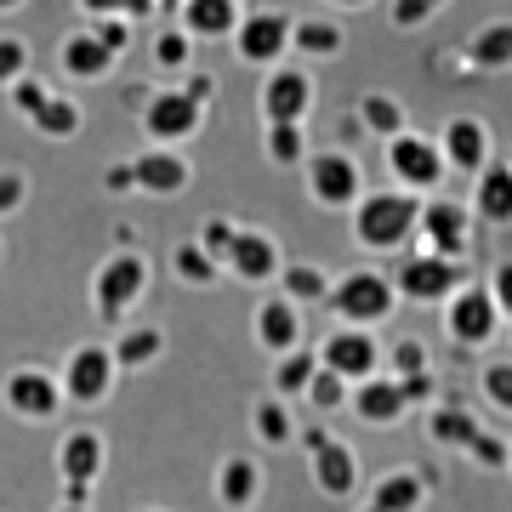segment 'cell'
Wrapping results in <instances>:
<instances>
[{
	"label": "cell",
	"mask_w": 512,
	"mask_h": 512,
	"mask_svg": "<svg viewBox=\"0 0 512 512\" xmlns=\"http://www.w3.org/2000/svg\"><path fill=\"white\" fill-rule=\"evenodd\" d=\"M353 217V245L365 256H404L416 245V222H421V200L404 188H365Z\"/></svg>",
	"instance_id": "1"
},
{
	"label": "cell",
	"mask_w": 512,
	"mask_h": 512,
	"mask_svg": "<svg viewBox=\"0 0 512 512\" xmlns=\"http://www.w3.org/2000/svg\"><path fill=\"white\" fill-rule=\"evenodd\" d=\"M211 74H194L183 86H160V92L143 103V131L154 137L160 148H177L188 137H200L205 126V109H211Z\"/></svg>",
	"instance_id": "2"
},
{
	"label": "cell",
	"mask_w": 512,
	"mask_h": 512,
	"mask_svg": "<svg viewBox=\"0 0 512 512\" xmlns=\"http://www.w3.org/2000/svg\"><path fill=\"white\" fill-rule=\"evenodd\" d=\"M325 302L336 313V325H359V330H376L399 313V291H393L387 268H348V274H336Z\"/></svg>",
	"instance_id": "3"
},
{
	"label": "cell",
	"mask_w": 512,
	"mask_h": 512,
	"mask_svg": "<svg viewBox=\"0 0 512 512\" xmlns=\"http://www.w3.org/2000/svg\"><path fill=\"white\" fill-rule=\"evenodd\" d=\"M302 456H308L313 490L325 495V501H348V495H359L365 467H359V450H353L348 439H336L330 427H308V433H302Z\"/></svg>",
	"instance_id": "4"
},
{
	"label": "cell",
	"mask_w": 512,
	"mask_h": 512,
	"mask_svg": "<svg viewBox=\"0 0 512 512\" xmlns=\"http://www.w3.org/2000/svg\"><path fill=\"white\" fill-rule=\"evenodd\" d=\"M387 279H393L399 302H433V308H444L467 285V262H450V256H433V251H404L387 268Z\"/></svg>",
	"instance_id": "5"
},
{
	"label": "cell",
	"mask_w": 512,
	"mask_h": 512,
	"mask_svg": "<svg viewBox=\"0 0 512 512\" xmlns=\"http://www.w3.org/2000/svg\"><path fill=\"white\" fill-rule=\"evenodd\" d=\"M444 336H450L461 353H490L495 348V336H501V308H495V296L484 291V279H467V285L444 302Z\"/></svg>",
	"instance_id": "6"
},
{
	"label": "cell",
	"mask_w": 512,
	"mask_h": 512,
	"mask_svg": "<svg viewBox=\"0 0 512 512\" xmlns=\"http://www.w3.org/2000/svg\"><path fill=\"white\" fill-rule=\"evenodd\" d=\"M387 154V177H393V188H404V194H439L444 188V154L433 137H421V131H399V137H387L382 143Z\"/></svg>",
	"instance_id": "7"
},
{
	"label": "cell",
	"mask_w": 512,
	"mask_h": 512,
	"mask_svg": "<svg viewBox=\"0 0 512 512\" xmlns=\"http://www.w3.org/2000/svg\"><path fill=\"white\" fill-rule=\"evenodd\" d=\"M302 183H308V200L325 205V211H353L359 194H365V171L348 148H313L308 165H302Z\"/></svg>",
	"instance_id": "8"
},
{
	"label": "cell",
	"mask_w": 512,
	"mask_h": 512,
	"mask_svg": "<svg viewBox=\"0 0 512 512\" xmlns=\"http://www.w3.org/2000/svg\"><path fill=\"white\" fill-rule=\"evenodd\" d=\"M114 382H120V365H114V353L103 348V342H80V348H69V359H63V370H57L63 404H80V410L109 404Z\"/></svg>",
	"instance_id": "9"
},
{
	"label": "cell",
	"mask_w": 512,
	"mask_h": 512,
	"mask_svg": "<svg viewBox=\"0 0 512 512\" xmlns=\"http://www.w3.org/2000/svg\"><path fill=\"white\" fill-rule=\"evenodd\" d=\"M148 256L143 251H114L103 256V268L92 274V308L103 313V319H126L137 302H143L148 291Z\"/></svg>",
	"instance_id": "10"
},
{
	"label": "cell",
	"mask_w": 512,
	"mask_h": 512,
	"mask_svg": "<svg viewBox=\"0 0 512 512\" xmlns=\"http://www.w3.org/2000/svg\"><path fill=\"white\" fill-rule=\"evenodd\" d=\"M467 245H473V211L461 200H450V194H427L421 200V222H416V251L467 262Z\"/></svg>",
	"instance_id": "11"
},
{
	"label": "cell",
	"mask_w": 512,
	"mask_h": 512,
	"mask_svg": "<svg viewBox=\"0 0 512 512\" xmlns=\"http://www.w3.org/2000/svg\"><path fill=\"white\" fill-rule=\"evenodd\" d=\"M313 97H319V86H313L308 63H274V69H262V92H256L262 126H274V120H296V126H308Z\"/></svg>",
	"instance_id": "12"
},
{
	"label": "cell",
	"mask_w": 512,
	"mask_h": 512,
	"mask_svg": "<svg viewBox=\"0 0 512 512\" xmlns=\"http://www.w3.org/2000/svg\"><path fill=\"white\" fill-rule=\"evenodd\" d=\"M319 370L330 376H342V382H370V376H382V342H376V330H359V325H330L325 342H319Z\"/></svg>",
	"instance_id": "13"
},
{
	"label": "cell",
	"mask_w": 512,
	"mask_h": 512,
	"mask_svg": "<svg viewBox=\"0 0 512 512\" xmlns=\"http://www.w3.org/2000/svg\"><path fill=\"white\" fill-rule=\"evenodd\" d=\"M103 467H109V439L97 433V427H74V433H63V444H57V478H63V501H92V484L103 478Z\"/></svg>",
	"instance_id": "14"
},
{
	"label": "cell",
	"mask_w": 512,
	"mask_h": 512,
	"mask_svg": "<svg viewBox=\"0 0 512 512\" xmlns=\"http://www.w3.org/2000/svg\"><path fill=\"white\" fill-rule=\"evenodd\" d=\"M291 23L285 12H268V6H256V12H245L234 29V46L239 63H251V69H274V63H285L291 57Z\"/></svg>",
	"instance_id": "15"
},
{
	"label": "cell",
	"mask_w": 512,
	"mask_h": 512,
	"mask_svg": "<svg viewBox=\"0 0 512 512\" xmlns=\"http://www.w3.org/2000/svg\"><path fill=\"white\" fill-rule=\"evenodd\" d=\"M444 154V171H456V177H478L484 165L495 160V137H490V120H478V114H456V120H444V131L433 137Z\"/></svg>",
	"instance_id": "16"
},
{
	"label": "cell",
	"mask_w": 512,
	"mask_h": 512,
	"mask_svg": "<svg viewBox=\"0 0 512 512\" xmlns=\"http://www.w3.org/2000/svg\"><path fill=\"white\" fill-rule=\"evenodd\" d=\"M0 404H6L12 416H23V421H52L57 410H63V387H57L52 370L18 365L6 382H0Z\"/></svg>",
	"instance_id": "17"
},
{
	"label": "cell",
	"mask_w": 512,
	"mask_h": 512,
	"mask_svg": "<svg viewBox=\"0 0 512 512\" xmlns=\"http://www.w3.org/2000/svg\"><path fill=\"white\" fill-rule=\"evenodd\" d=\"M279 268H285V251H279L274 234H262V228H245L239 222L234 245H228V256H222V274H234L239 285H274Z\"/></svg>",
	"instance_id": "18"
},
{
	"label": "cell",
	"mask_w": 512,
	"mask_h": 512,
	"mask_svg": "<svg viewBox=\"0 0 512 512\" xmlns=\"http://www.w3.org/2000/svg\"><path fill=\"white\" fill-rule=\"evenodd\" d=\"M188 183H194V165H188V154H177V148L148 143L143 154L131 160V188H143L154 200H177Z\"/></svg>",
	"instance_id": "19"
},
{
	"label": "cell",
	"mask_w": 512,
	"mask_h": 512,
	"mask_svg": "<svg viewBox=\"0 0 512 512\" xmlns=\"http://www.w3.org/2000/svg\"><path fill=\"white\" fill-rule=\"evenodd\" d=\"M251 336H256V348L268 353V359L302 348V308H296V302H285L279 291L262 296V302L251 308Z\"/></svg>",
	"instance_id": "20"
},
{
	"label": "cell",
	"mask_w": 512,
	"mask_h": 512,
	"mask_svg": "<svg viewBox=\"0 0 512 512\" xmlns=\"http://www.w3.org/2000/svg\"><path fill=\"white\" fill-rule=\"evenodd\" d=\"M211 495H217L222 512H251L262 501V461L251 450H228L217 461V478H211Z\"/></svg>",
	"instance_id": "21"
},
{
	"label": "cell",
	"mask_w": 512,
	"mask_h": 512,
	"mask_svg": "<svg viewBox=\"0 0 512 512\" xmlns=\"http://www.w3.org/2000/svg\"><path fill=\"white\" fill-rule=\"evenodd\" d=\"M427 501H433V484H427L421 467H387V473H376V484L365 495V507L376 512H427Z\"/></svg>",
	"instance_id": "22"
},
{
	"label": "cell",
	"mask_w": 512,
	"mask_h": 512,
	"mask_svg": "<svg viewBox=\"0 0 512 512\" xmlns=\"http://www.w3.org/2000/svg\"><path fill=\"white\" fill-rule=\"evenodd\" d=\"M467 211H473V222H484V228H512V160H490L478 171Z\"/></svg>",
	"instance_id": "23"
},
{
	"label": "cell",
	"mask_w": 512,
	"mask_h": 512,
	"mask_svg": "<svg viewBox=\"0 0 512 512\" xmlns=\"http://www.w3.org/2000/svg\"><path fill=\"white\" fill-rule=\"evenodd\" d=\"M348 416H359L365 427H399V421L410 416V404H404V393H399L393 376H370V382H353Z\"/></svg>",
	"instance_id": "24"
},
{
	"label": "cell",
	"mask_w": 512,
	"mask_h": 512,
	"mask_svg": "<svg viewBox=\"0 0 512 512\" xmlns=\"http://www.w3.org/2000/svg\"><path fill=\"white\" fill-rule=\"evenodd\" d=\"M245 421H251V439L262 444V450H285V444L302 439V427H296V404H285L279 393H256L251 410H245Z\"/></svg>",
	"instance_id": "25"
},
{
	"label": "cell",
	"mask_w": 512,
	"mask_h": 512,
	"mask_svg": "<svg viewBox=\"0 0 512 512\" xmlns=\"http://www.w3.org/2000/svg\"><path fill=\"white\" fill-rule=\"evenodd\" d=\"M183 29L188 40H234L239 18H245V0H183Z\"/></svg>",
	"instance_id": "26"
},
{
	"label": "cell",
	"mask_w": 512,
	"mask_h": 512,
	"mask_svg": "<svg viewBox=\"0 0 512 512\" xmlns=\"http://www.w3.org/2000/svg\"><path fill=\"white\" fill-rule=\"evenodd\" d=\"M484 427V421L467 410V404H456V399H439V404H427V439L439 444V450H467L473 444V433Z\"/></svg>",
	"instance_id": "27"
},
{
	"label": "cell",
	"mask_w": 512,
	"mask_h": 512,
	"mask_svg": "<svg viewBox=\"0 0 512 512\" xmlns=\"http://www.w3.org/2000/svg\"><path fill=\"white\" fill-rule=\"evenodd\" d=\"M114 63H120V52H109V40L97 35V29H80V35L63 40V69L74 80H103Z\"/></svg>",
	"instance_id": "28"
},
{
	"label": "cell",
	"mask_w": 512,
	"mask_h": 512,
	"mask_svg": "<svg viewBox=\"0 0 512 512\" xmlns=\"http://www.w3.org/2000/svg\"><path fill=\"white\" fill-rule=\"evenodd\" d=\"M109 353H114V365L120 370H148V365H160L165 359V330L160 325H126L109 342Z\"/></svg>",
	"instance_id": "29"
},
{
	"label": "cell",
	"mask_w": 512,
	"mask_h": 512,
	"mask_svg": "<svg viewBox=\"0 0 512 512\" xmlns=\"http://www.w3.org/2000/svg\"><path fill=\"white\" fill-rule=\"evenodd\" d=\"M342 46H348V35H342L336 18H296L291 23V52L308 57V63H325V57H336Z\"/></svg>",
	"instance_id": "30"
},
{
	"label": "cell",
	"mask_w": 512,
	"mask_h": 512,
	"mask_svg": "<svg viewBox=\"0 0 512 512\" xmlns=\"http://www.w3.org/2000/svg\"><path fill=\"white\" fill-rule=\"evenodd\" d=\"M467 63H473L478 74H501L512 69V18H495L484 23L473 40H467Z\"/></svg>",
	"instance_id": "31"
},
{
	"label": "cell",
	"mask_w": 512,
	"mask_h": 512,
	"mask_svg": "<svg viewBox=\"0 0 512 512\" xmlns=\"http://www.w3.org/2000/svg\"><path fill=\"white\" fill-rule=\"evenodd\" d=\"M313 376H319V353L302 342V348H291V353L274 359V387H268V393H279L285 404H302V393H308Z\"/></svg>",
	"instance_id": "32"
},
{
	"label": "cell",
	"mask_w": 512,
	"mask_h": 512,
	"mask_svg": "<svg viewBox=\"0 0 512 512\" xmlns=\"http://www.w3.org/2000/svg\"><path fill=\"white\" fill-rule=\"evenodd\" d=\"M274 285H279V296H285V302L313 308V302H325V296H330V268H319V262H285Z\"/></svg>",
	"instance_id": "33"
},
{
	"label": "cell",
	"mask_w": 512,
	"mask_h": 512,
	"mask_svg": "<svg viewBox=\"0 0 512 512\" xmlns=\"http://www.w3.org/2000/svg\"><path fill=\"white\" fill-rule=\"evenodd\" d=\"M171 274L183 279V285H194V291H211L217 279H228L222 274V262L205 251L200 239H177V245H171Z\"/></svg>",
	"instance_id": "34"
},
{
	"label": "cell",
	"mask_w": 512,
	"mask_h": 512,
	"mask_svg": "<svg viewBox=\"0 0 512 512\" xmlns=\"http://www.w3.org/2000/svg\"><path fill=\"white\" fill-rule=\"evenodd\" d=\"M262 154L274 165H308L313 143H308V126H296V120H274V126H262Z\"/></svg>",
	"instance_id": "35"
},
{
	"label": "cell",
	"mask_w": 512,
	"mask_h": 512,
	"mask_svg": "<svg viewBox=\"0 0 512 512\" xmlns=\"http://www.w3.org/2000/svg\"><path fill=\"white\" fill-rule=\"evenodd\" d=\"M359 126L370 131V137H399V131H410V120H404V103L393 92H365L359 97Z\"/></svg>",
	"instance_id": "36"
},
{
	"label": "cell",
	"mask_w": 512,
	"mask_h": 512,
	"mask_svg": "<svg viewBox=\"0 0 512 512\" xmlns=\"http://www.w3.org/2000/svg\"><path fill=\"white\" fill-rule=\"evenodd\" d=\"M427 370H433V353H427L421 336H399L393 348H382V376H393V382H410V376H427Z\"/></svg>",
	"instance_id": "37"
},
{
	"label": "cell",
	"mask_w": 512,
	"mask_h": 512,
	"mask_svg": "<svg viewBox=\"0 0 512 512\" xmlns=\"http://www.w3.org/2000/svg\"><path fill=\"white\" fill-rule=\"evenodd\" d=\"M478 399L501 416H512V353H495V359L478 365Z\"/></svg>",
	"instance_id": "38"
},
{
	"label": "cell",
	"mask_w": 512,
	"mask_h": 512,
	"mask_svg": "<svg viewBox=\"0 0 512 512\" xmlns=\"http://www.w3.org/2000/svg\"><path fill=\"white\" fill-rule=\"evenodd\" d=\"M461 456L473 461L478 473H507L512 444H507V433H495V427H478V433H473V444H467Z\"/></svg>",
	"instance_id": "39"
},
{
	"label": "cell",
	"mask_w": 512,
	"mask_h": 512,
	"mask_svg": "<svg viewBox=\"0 0 512 512\" xmlns=\"http://www.w3.org/2000/svg\"><path fill=\"white\" fill-rule=\"evenodd\" d=\"M29 114H35V126L46 131V137H74V131H80V109H74L69 97H40Z\"/></svg>",
	"instance_id": "40"
},
{
	"label": "cell",
	"mask_w": 512,
	"mask_h": 512,
	"mask_svg": "<svg viewBox=\"0 0 512 512\" xmlns=\"http://www.w3.org/2000/svg\"><path fill=\"white\" fill-rule=\"evenodd\" d=\"M348 393L353 387L342 382V376H330V370H319L308 382V393H302V404H313L319 416H336V410H348Z\"/></svg>",
	"instance_id": "41"
},
{
	"label": "cell",
	"mask_w": 512,
	"mask_h": 512,
	"mask_svg": "<svg viewBox=\"0 0 512 512\" xmlns=\"http://www.w3.org/2000/svg\"><path fill=\"white\" fill-rule=\"evenodd\" d=\"M154 63L171 69V74H183L188 63H194V40H188L183 29H160V35H154Z\"/></svg>",
	"instance_id": "42"
},
{
	"label": "cell",
	"mask_w": 512,
	"mask_h": 512,
	"mask_svg": "<svg viewBox=\"0 0 512 512\" xmlns=\"http://www.w3.org/2000/svg\"><path fill=\"white\" fill-rule=\"evenodd\" d=\"M234 234H239V222H234V217H205L200 228H194V239H200L205 251L217 256V262L228 256V245H234Z\"/></svg>",
	"instance_id": "43"
},
{
	"label": "cell",
	"mask_w": 512,
	"mask_h": 512,
	"mask_svg": "<svg viewBox=\"0 0 512 512\" xmlns=\"http://www.w3.org/2000/svg\"><path fill=\"white\" fill-rule=\"evenodd\" d=\"M484 291L495 296V308H501V319H507V313H512V256L490 262V279H484Z\"/></svg>",
	"instance_id": "44"
},
{
	"label": "cell",
	"mask_w": 512,
	"mask_h": 512,
	"mask_svg": "<svg viewBox=\"0 0 512 512\" xmlns=\"http://www.w3.org/2000/svg\"><path fill=\"white\" fill-rule=\"evenodd\" d=\"M86 12H97V18H120V23H137L154 6V0H80Z\"/></svg>",
	"instance_id": "45"
},
{
	"label": "cell",
	"mask_w": 512,
	"mask_h": 512,
	"mask_svg": "<svg viewBox=\"0 0 512 512\" xmlns=\"http://www.w3.org/2000/svg\"><path fill=\"white\" fill-rule=\"evenodd\" d=\"M399 393H404V404L410 410H427V404H439L444 393H439V376L427 370V376H410V382H399Z\"/></svg>",
	"instance_id": "46"
},
{
	"label": "cell",
	"mask_w": 512,
	"mask_h": 512,
	"mask_svg": "<svg viewBox=\"0 0 512 512\" xmlns=\"http://www.w3.org/2000/svg\"><path fill=\"white\" fill-rule=\"evenodd\" d=\"M23 194H29V183H23V171H0V217L6 211H18Z\"/></svg>",
	"instance_id": "47"
},
{
	"label": "cell",
	"mask_w": 512,
	"mask_h": 512,
	"mask_svg": "<svg viewBox=\"0 0 512 512\" xmlns=\"http://www.w3.org/2000/svg\"><path fill=\"white\" fill-rule=\"evenodd\" d=\"M427 18H433L427 0H393V23H399V29H416V23H427Z\"/></svg>",
	"instance_id": "48"
},
{
	"label": "cell",
	"mask_w": 512,
	"mask_h": 512,
	"mask_svg": "<svg viewBox=\"0 0 512 512\" xmlns=\"http://www.w3.org/2000/svg\"><path fill=\"white\" fill-rule=\"evenodd\" d=\"M23 57H29V52H23L18 40H0V80H12V74H23Z\"/></svg>",
	"instance_id": "49"
},
{
	"label": "cell",
	"mask_w": 512,
	"mask_h": 512,
	"mask_svg": "<svg viewBox=\"0 0 512 512\" xmlns=\"http://www.w3.org/2000/svg\"><path fill=\"white\" fill-rule=\"evenodd\" d=\"M109 188H114V194H131V160L109 171Z\"/></svg>",
	"instance_id": "50"
},
{
	"label": "cell",
	"mask_w": 512,
	"mask_h": 512,
	"mask_svg": "<svg viewBox=\"0 0 512 512\" xmlns=\"http://www.w3.org/2000/svg\"><path fill=\"white\" fill-rule=\"evenodd\" d=\"M330 6H342V12H359V6H376V0H330Z\"/></svg>",
	"instance_id": "51"
},
{
	"label": "cell",
	"mask_w": 512,
	"mask_h": 512,
	"mask_svg": "<svg viewBox=\"0 0 512 512\" xmlns=\"http://www.w3.org/2000/svg\"><path fill=\"white\" fill-rule=\"evenodd\" d=\"M57 512H92V507H80V501H63V507H57Z\"/></svg>",
	"instance_id": "52"
},
{
	"label": "cell",
	"mask_w": 512,
	"mask_h": 512,
	"mask_svg": "<svg viewBox=\"0 0 512 512\" xmlns=\"http://www.w3.org/2000/svg\"><path fill=\"white\" fill-rule=\"evenodd\" d=\"M501 330H507V336H512V313H507V319H501Z\"/></svg>",
	"instance_id": "53"
},
{
	"label": "cell",
	"mask_w": 512,
	"mask_h": 512,
	"mask_svg": "<svg viewBox=\"0 0 512 512\" xmlns=\"http://www.w3.org/2000/svg\"><path fill=\"white\" fill-rule=\"evenodd\" d=\"M137 512H171V507H137Z\"/></svg>",
	"instance_id": "54"
},
{
	"label": "cell",
	"mask_w": 512,
	"mask_h": 512,
	"mask_svg": "<svg viewBox=\"0 0 512 512\" xmlns=\"http://www.w3.org/2000/svg\"><path fill=\"white\" fill-rule=\"evenodd\" d=\"M427 6H433V12H439V6H444V0H427Z\"/></svg>",
	"instance_id": "55"
},
{
	"label": "cell",
	"mask_w": 512,
	"mask_h": 512,
	"mask_svg": "<svg viewBox=\"0 0 512 512\" xmlns=\"http://www.w3.org/2000/svg\"><path fill=\"white\" fill-rule=\"evenodd\" d=\"M507 444H512V439H507ZM507 473H512V456H507Z\"/></svg>",
	"instance_id": "56"
},
{
	"label": "cell",
	"mask_w": 512,
	"mask_h": 512,
	"mask_svg": "<svg viewBox=\"0 0 512 512\" xmlns=\"http://www.w3.org/2000/svg\"><path fill=\"white\" fill-rule=\"evenodd\" d=\"M0 6H18V0H0Z\"/></svg>",
	"instance_id": "57"
},
{
	"label": "cell",
	"mask_w": 512,
	"mask_h": 512,
	"mask_svg": "<svg viewBox=\"0 0 512 512\" xmlns=\"http://www.w3.org/2000/svg\"><path fill=\"white\" fill-rule=\"evenodd\" d=\"M165 6H183V0H165Z\"/></svg>",
	"instance_id": "58"
},
{
	"label": "cell",
	"mask_w": 512,
	"mask_h": 512,
	"mask_svg": "<svg viewBox=\"0 0 512 512\" xmlns=\"http://www.w3.org/2000/svg\"><path fill=\"white\" fill-rule=\"evenodd\" d=\"M359 512H376V507H359Z\"/></svg>",
	"instance_id": "59"
}]
</instances>
